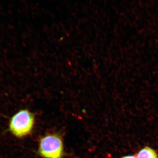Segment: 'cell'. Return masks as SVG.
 I'll return each instance as SVG.
<instances>
[{
	"instance_id": "obj_1",
	"label": "cell",
	"mask_w": 158,
	"mask_h": 158,
	"mask_svg": "<svg viewBox=\"0 0 158 158\" xmlns=\"http://www.w3.org/2000/svg\"><path fill=\"white\" fill-rule=\"evenodd\" d=\"M35 123L34 113L27 109H22L11 116L9 123V131L15 137L21 138L32 132Z\"/></svg>"
},
{
	"instance_id": "obj_3",
	"label": "cell",
	"mask_w": 158,
	"mask_h": 158,
	"mask_svg": "<svg viewBox=\"0 0 158 158\" xmlns=\"http://www.w3.org/2000/svg\"><path fill=\"white\" fill-rule=\"evenodd\" d=\"M156 152L149 147L144 148L138 153L137 158H157Z\"/></svg>"
},
{
	"instance_id": "obj_2",
	"label": "cell",
	"mask_w": 158,
	"mask_h": 158,
	"mask_svg": "<svg viewBox=\"0 0 158 158\" xmlns=\"http://www.w3.org/2000/svg\"><path fill=\"white\" fill-rule=\"evenodd\" d=\"M38 154L44 158H62L64 148L62 138L57 134H48L39 141Z\"/></svg>"
},
{
	"instance_id": "obj_4",
	"label": "cell",
	"mask_w": 158,
	"mask_h": 158,
	"mask_svg": "<svg viewBox=\"0 0 158 158\" xmlns=\"http://www.w3.org/2000/svg\"><path fill=\"white\" fill-rule=\"evenodd\" d=\"M122 158H137V157L135 156H128L123 157Z\"/></svg>"
}]
</instances>
